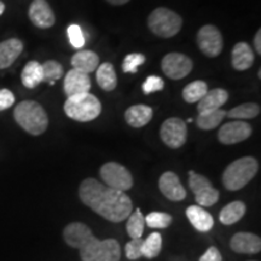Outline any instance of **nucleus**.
I'll use <instances>...</instances> for the list:
<instances>
[{
    "mask_svg": "<svg viewBox=\"0 0 261 261\" xmlns=\"http://www.w3.org/2000/svg\"><path fill=\"white\" fill-rule=\"evenodd\" d=\"M79 197L85 205L112 223H121L132 213V201L125 192L107 187L94 178L81 181Z\"/></svg>",
    "mask_w": 261,
    "mask_h": 261,
    "instance_id": "1",
    "label": "nucleus"
},
{
    "mask_svg": "<svg viewBox=\"0 0 261 261\" xmlns=\"http://www.w3.org/2000/svg\"><path fill=\"white\" fill-rule=\"evenodd\" d=\"M14 117L16 122L32 136H40L47 129V114L44 108L34 100H23L16 106Z\"/></svg>",
    "mask_w": 261,
    "mask_h": 261,
    "instance_id": "2",
    "label": "nucleus"
},
{
    "mask_svg": "<svg viewBox=\"0 0 261 261\" xmlns=\"http://www.w3.org/2000/svg\"><path fill=\"white\" fill-rule=\"evenodd\" d=\"M259 171V163L252 156L241 158L231 162L223 173V184L226 190L238 191L243 189Z\"/></svg>",
    "mask_w": 261,
    "mask_h": 261,
    "instance_id": "3",
    "label": "nucleus"
},
{
    "mask_svg": "<svg viewBox=\"0 0 261 261\" xmlns=\"http://www.w3.org/2000/svg\"><path fill=\"white\" fill-rule=\"evenodd\" d=\"M102 112V104L93 94L83 93L68 97L64 103V113L79 122H89L97 119Z\"/></svg>",
    "mask_w": 261,
    "mask_h": 261,
    "instance_id": "4",
    "label": "nucleus"
},
{
    "mask_svg": "<svg viewBox=\"0 0 261 261\" xmlns=\"http://www.w3.org/2000/svg\"><path fill=\"white\" fill-rule=\"evenodd\" d=\"M81 261H120L121 248L116 240H98L92 236L80 248Z\"/></svg>",
    "mask_w": 261,
    "mask_h": 261,
    "instance_id": "5",
    "label": "nucleus"
},
{
    "mask_svg": "<svg viewBox=\"0 0 261 261\" xmlns=\"http://www.w3.org/2000/svg\"><path fill=\"white\" fill-rule=\"evenodd\" d=\"M182 19L178 14L167 8H158L148 18L150 31L160 38H172L180 31Z\"/></svg>",
    "mask_w": 261,
    "mask_h": 261,
    "instance_id": "6",
    "label": "nucleus"
},
{
    "mask_svg": "<svg viewBox=\"0 0 261 261\" xmlns=\"http://www.w3.org/2000/svg\"><path fill=\"white\" fill-rule=\"evenodd\" d=\"M99 175L107 187L119 191H128L133 187V177L125 166L117 162H107L100 167Z\"/></svg>",
    "mask_w": 261,
    "mask_h": 261,
    "instance_id": "7",
    "label": "nucleus"
},
{
    "mask_svg": "<svg viewBox=\"0 0 261 261\" xmlns=\"http://www.w3.org/2000/svg\"><path fill=\"white\" fill-rule=\"evenodd\" d=\"M189 187L195 195L196 203L200 207H212L219 200V191L202 174L189 172Z\"/></svg>",
    "mask_w": 261,
    "mask_h": 261,
    "instance_id": "8",
    "label": "nucleus"
},
{
    "mask_svg": "<svg viewBox=\"0 0 261 261\" xmlns=\"http://www.w3.org/2000/svg\"><path fill=\"white\" fill-rule=\"evenodd\" d=\"M160 136L162 142L171 149L181 148L188 138L187 123L179 117H169L162 123Z\"/></svg>",
    "mask_w": 261,
    "mask_h": 261,
    "instance_id": "9",
    "label": "nucleus"
},
{
    "mask_svg": "<svg viewBox=\"0 0 261 261\" xmlns=\"http://www.w3.org/2000/svg\"><path fill=\"white\" fill-rule=\"evenodd\" d=\"M197 45L207 57H217L223 51L224 40L219 29L212 24H205L197 33Z\"/></svg>",
    "mask_w": 261,
    "mask_h": 261,
    "instance_id": "10",
    "label": "nucleus"
},
{
    "mask_svg": "<svg viewBox=\"0 0 261 261\" xmlns=\"http://www.w3.org/2000/svg\"><path fill=\"white\" fill-rule=\"evenodd\" d=\"M162 71L165 73L169 79L179 80L184 79L188 76L192 70V61L188 56L178 52H172V54L166 55L163 57L162 63Z\"/></svg>",
    "mask_w": 261,
    "mask_h": 261,
    "instance_id": "11",
    "label": "nucleus"
},
{
    "mask_svg": "<svg viewBox=\"0 0 261 261\" xmlns=\"http://www.w3.org/2000/svg\"><path fill=\"white\" fill-rule=\"evenodd\" d=\"M252 126L242 120L227 122L220 127L218 138L225 145H232L243 142L252 136Z\"/></svg>",
    "mask_w": 261,
    "mask_h": 261,
    "instance_id": "12",
    "label": "nucleus"
},
{
    "mask_svg": "<svg viewBox=\"0 0 261 261\" xmlns=\"http://www.w3.org/2000/svg\"><path fill=\"white\" fill-rule=\"evenodd\" d=\"M159 189L169 201L179 202L187 197V190L174 172H165L159 179Z\"/></svg>",
    "mask_w": 261,
    "mask_h": 261,
    "instance_id": "13",
    "label": "nucleus"
},
{
    "mask_svg": "<svg viewBox=\"0 0 261 261\" xmlns=\"http://www.w3.org/2000/svg\"><path fill=\"white\" fill-rule=\"evenodd\" d=\"M28 14L32 23L38 28H51L56 22L54 11L46 0H34L29 6Z\"/></svg>",
    "mask_w": 261,
    "mask_h": 261,
    "instance_id": "14",
    "label": "nucleus"
},
{
    "mask_svg": "<svg viewBox=\"0 0 261 261\" xmlns=\"http://www.w3.org/2000/svg\"><path fill=\"white\" fill-rule=\"evenodd\" d=\"M64 92L68 97L89 93L91 90V80L89 74L76 69H71L64 77Z\"/></svg>",
    "mask_w": 261,
    "mask_h": 261,
    "instance_id": "15",
    "label": "nucleus"
},
{
    "mask_svg": "<svg viewBox=\"0 0 261 261\" xmlns=\"http://www.w3.org/2000/svg\"><path fill=\"white\" fill-rule=\"evenodd\" d=\"M94 236L92 230L83 223H71L64 227L63 238L71 248L80 249L91 237Z\"/></svg>",
    "mask_w": 261,
    "mask_h": 261,
    "instance_id": "16",
    "label": "nucleus"
},
{
    "mask_svg": "<svg viewBox=\"0 0 261 261\" xmlns=\"http://www.w3.org/2000/svg\"><path fill=\"white\" fill-rule=\"evenodd\" d=\"M230 247L238 254H257L261 250V238L250 232H237L231 238Z\"/></svg>",
    "mask_w": 261,
    "mask_h": 261,
    "instance_id": "17",
    "label": "nucleus"
},
{
    "mask_svg": "<svg viewBox=\"0 0 261 261\" xmlns=\"http://www.w3.org/2000/svg\"><path fill=\"white\" fill-rule=\"evenodd\" d=\"M23 51V42L19 39H8L0 42V69L9 68Z\"/></svg>",
    "mask_w": 261,
    "mask_h": 261,
    "instance_id": "18",
    "label": "nucleus"
},
{
    "mask_svg": "<svg viewBox=\"0 0 261 261\" xmlns=\"http://www.w3.org/2000/svg\"><path fill=\"white\" fill-rule=\"evenodd\" d=\"M228 93L224 89H214L207 91V93L198 100L197 112H210V110L221 109V107L227 102Z\"/></svg>",
    "mask_w": 261,
    "mask_h": 261,
    "instance_id": "19",
    "label": "nucleus"
},
{
    "mask_svg": "<svg viewBox=\"0 0 261 261\" xmlns=\"http://www.w3.org/2000/svg\"><path fill=\"white\" fill-rule=\"evenodd\" d=\"M232 67L236 70H247L254 63V51L247 42H238L233 46L231 55Z\"/></svg>",
    "mask_w": 261,
    "mask_h": 261,
    "instance_id": "20",
    "label": "nucleus"
},
{
    "mask_svg": "<svg viewBox=\"0 0 261 261\" xmlns=\"http://www.w3.org/2000/svg\"><path fill=\"white\" fill-rule=\"evenodd\" d=\"M187 218L200 232H208L214 225L213 217L200 205H190L187 210Z\"/></svg>",
    "mask_w": 261,
    "mask_h": 261,
    "instance_id": "21",
    "label": "nucleus"
},
{
    "mask_svg": "<svg viewBox=\"0 0 261 261\" xmlns=\"http://www.w3.org/2000/svg\"><path fill=\"white\" fill-rule=\"evenodd\" d=\"M126 122L129 126L140 128L151 121L152 119V109L144 104H137V106L129 107L125 113Z\"/></svg>",
    "mask_w": 261,
    "mask_h": 261,
    "instance_id": "22",
    "label": "nucleus"
},
{
    "mask_svg": "<svg viewBox=\"0 0 261 261\" xmlns=\"http://www.w3.org/2000/svg\"><path fill=\"white\" fill-rule=\"evenodd\" d=\"M71 65H73V69L83 71L85 74H90L96 70L99 65V57L93 51H79L71 58Z\"/></svg>",
    "mask_w": 261,
    "mask_h": 261,
    "instance_id": "23",
    "label": "nucleus"
},
{
    "mask_svg": "<svg viewBox=\"0 0 261 261\" xmlns=\"http://www.w3.org/2000/svg\"><path fill=\"white\" fill-rule=\"evenodd\" d=\"M22 84L24 85L27 89H34L39 84L44 81L42 76V67L41 64L37 61H31L25 64L21 74Z\"/></svg>",
    "mask_w": 261,
    "mask_h": 261,
    "instance_id": "24",
    "label": "nucleus"
},
{
    "mask_svg": "<svg viewBox=\"0 0 261 261\" xmlns=\"http://www.w3.org/2000/svg\"><path fill=\"white\" fill-rule=\"evenodd\" d=\"M246 204L242 201H233L220 211L219 220L224 225H232L240 221L246 214Z\"/></svg>",
    "mask_w": 261,
    "mask_h": 261,
    "instance_id": "25",
    "label": "nucleus"
},
{
    "mask_svg": "<svg viewBox=\"0 0 261 261\" xmlns=\"http://www.w3.org/2000/svg\"><path fill=\"white\" fill-rule=\"evenodd\" d=\"M97 83L102 90L110 92L115 90L117 85V77L114 65L110 63H103L97 68Z\"/></svg>",
    "mask_w": 261,
    "mask_h": 261,
    "instance_id": "26",
    "label": "nucleus"
},
{
    "mask_svg": "<svg viewBox=\"0 0 261 261\" xmlns=\"http://www.w3.org/2000/svg\"><path fill=\"white\" fill-rule=\"evenodd\" d=\"M226 113L227 112H225V110H223V109L210 110V112L198 113L197 120H196L198 128H201L203 130H210V129L217 128V127L220 125V122L224 120V117L226 116Z\"/></svg>",
    "mask_w": 261,
    "mask_h": 261,
    "instance_id": "27",
    "label": "nucleus"
},
{
    "mask_svg": "<svg viewBox=\"0 0 261 261\" xmlns=\"http://www.w3.org/2000/svg\"><path fill=\"white\" fill-rule=\"evenodd\" d=\"M145 220L144 215L140 212L139 208H137L135 212H132L127 217V233L130 238H142L143 232H144Z\"/></svg>",
    "mask_w": 261,
    "mask_h": 261,
    "instance_id": "28",
    "label": "nucleus"
},
{
    "mask_svg": "<svg viewBox=\"0 0 261 261\" xmlns=\"http://www.w3.org/2000/svg\"><path fill=\"white\" fill-rule=\"evenodd\" d=\"M260 114V106L256 103H244L241 104L230 112L226 113V116L234 120H248L254 119Z\"/></svg>",
    "mask_w": 261,
    "mask_h": 261,
    "instance_id": "29",
    "label": "nucleus"
},
{
    "mask_svg": "<svg viewBox=\"0 0 261 261\" xmlns=\"http://www.w3.org/2000/svg\"><path fill=\"white\" fill-rule=\"evenodd\" d=\"M207 91L208 86L204 81H194V83L185 86V89L182 90V98L187 103H197L207 93Z\"/></svg>",
    "mask_w": 261,
    "mask_h": 261,
    "instance_id": "30",
    "label": "nucleus"
},
{
    "mask_svg": "<svg viewBox=\"0 0 261 261\" xmlns=\"http://www.w3.org/2000/svg\"><path fill=\"white\" fill-rule=\"evenodd\" d=\"M162 249V236L159 232L150 233L146 240L143 241V256L146 259H154Z\"/></svg>",
    "mask_w": 261,
    "mask_h": 261,
    "instance_id": "31",
    "label": "nucleus"
},
{
    "mask_svg": "<svg viewBox=\"0 0 261 261\" xmlns=\"http://www.w3.org/2000/svg\"><path fill=\"white\" fill-rule=\"evenodd\" d=\"M41 67L45 83L55 84L63 75V67L56 61H46L44 64H41Z\"/></svg>",
    "mask_w": 261,
    "mask_h": 261,
    "instance_id": "32",
    "label": "nucleus"
},
{
    "mask_svg": "<svg viewBox=\"0 0 261 261\" xmlns=\"http://www.w3.org/2000/svg\"><path fill=\"white\" fill-rule=\"evenodd\" d=\"M145 225L151 228H166L172 224V217L163 212H151L144 218Z\"/></svg>",
    "mask_w": 261,
    "mask_h": 261,
    "instance_id": "33",
    "label": "nucleus"
},
{
    "mask_svg": "<svg viewBox=\"0 0 261 261\" xmlns=\"http://www.w3.org/2000/svg\"><path fill=\"white\" fill-rule=\"evenodd\" d=\"M145 62V56L142 54H130L127 55L123 60L122 70L125 73L136 74L138 71V68Z\"/></svg>",
    "mask_w": 261,
    "mask_h": 261,
    "instance_id": "34",
    "label": "nucleus"
},
{
    "mask_svg": "<svg viewBox=\"0 0 261 261\" xmlns=\"http://www.w3.org/2000/svg\"><path fill=\"white\" fill-rule=\"evenodd\" d=\"M143 241L142 238H130V241L126 244L125 253L128 260H137L143 256Z\"/></svg>",
    "mask_w": 261,
    "mask_h": 261,
    "instance_id": "35",
    "label": "nucleus"
},
{
    "mask_svg": "<svg viewBox=\"0 0 261 261\" xmlns=\"http://www.w3.org/2000/svg\"><path fill=\"white\" fill-rule=\"evenodd\" d=\"M68 38L75 48H80L85 45V37L81 28L77 24H70L68 27Z\"/></svg>",
    "mask_w": 261,
    "mask_h": 261,
    "instance_id": "36",
    "label": "nucleus"
},
{
    "mask_svg": "<svg viewBox=\"0 0 261 261\" xmlns=\"http://www.w3.org/2000/svg\"><path fill=\"white\" fill-rule=\"evenodd\" d=\"M163 86H165V83L161 77L156 76V75H150L143 84V92L145 94L159 92L163 90Z\"/></svg>",
    "mask_w": 261,
    "mask_h": 261,
    "instance_id": "37",
    "label": "nucleus"
},
{
    "mask_svg": "<svg viewBox=\"0 0 261 261\" xmlns=\"http://www.w3.org/2000/svg\"><path fill=\"white\" fill-rule=\"evenodd\" d=\"M15 96L11 91L8 89L0 90V112L9 109L10 107L14 106Z\"/></svg>",
    "mask_w": 261,
    "mask_h": 261,
    "instance_id": "38",
    "label": "nucleus"
},
{
    "mask_svg": "<svg viewBox=\"0 0 261 261\" xmlns=\"http://www.w3.org/2000/svg\"><path fill=\"white\" fill-rule=\"evenodd\" d=\"M198 261H223V257H221V254L218 250V248L211 247L205 250Z\"/></svg>",
    "mask_w": 261,
    "mask_h": 261,
    "instance_id": "39",
    "label": "nucleus"
},
{
    "mask_svg": "<svg viewBox=\"0 0 261 261\" xmlns=\"http://www.w3.org/2000/svg\"><path fill=\"white\" fill-rule=\"evenodd\" d=\"M254 46H255V50L257 54H261V31L259 29L255 35V39H254Z\"/></svg>",
    "mask_w": 261,
    "mask_h": 261,
    "instance_id": "40",
    "label": "nucleus"
},
{
    "mask_svg": "<svg viewBox=\"0 0 261 261\" xmlns=\"http://www.w3.org/2000/svg\"><path fill=\"white\" fill-rule=\"evenodd\" d=\"M108 3H110V4L113 5H123L126 4V3H128L129 0H107Z\"/></svg>",
    "mask_w": 261,
    "mask_h": 261,
    "instance_id": "41",
    "label": "nucleus"
},
{
    "mask_svg": "<svg viewBox=\"0 0 261 261\" xmlns=\"http://www.w3.org/2000/svg\"><path fill=\"white\" fill-rule=\"evenodd\" d=\"M4 10H5V5H4V3L0 2V16L3 15V12H4Z\"/></svg>",
    "mask_w": 261,
    "mask_h": 261,
    "instance_id": "42",
    "label": "nucleus"
},
{
    "mask_svg": "<svg viewBox=\"0 0 261 261\" xmlns=\"http://www.w3.org/2000/svg\"><path fill=\"white\" fill-rule=\"evenodd\" d=\"M250 261H254V260H250Z\"/></svg>",
    "mask_w": 261,
    "mask_h": 261,
    "instance_id": "43",
    "label": "nucleus"
}]
</instances>
